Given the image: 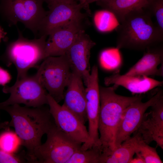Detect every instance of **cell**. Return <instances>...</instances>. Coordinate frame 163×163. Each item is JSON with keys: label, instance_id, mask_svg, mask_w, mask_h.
<instances>
[{"label": "cell", "instance_id": "obj_27", "mask_svg": "<svg viewBox=\"0 0 163 163\" xmlns=\"http://www.w3.org/2000/svg\"><path fill=\"white\" fill-rule=\"evenodd\" d=\"M11 79V76L6 70L0 67V85L5 86Z\"/></svg>", "mask_w": 163, "mask_h": 163}, {"label": "cell", "instance_id": "obj_23", "mask_svg": "<svg viewBox=\"0 0 163 163\" xmlns=\"http://www.w3.org/2000/svg\"><path fill=\"white\" fill-rule=\"evenodd\" d=\"M21 145L20 139L15 133L9 129L0 134V149L10 153H14Z\"/></svg>", "mask_w": 163, "mask_h": 163}, {"label": "cell", "instance_id": "obj_5", "mask_svg": "<svg viewBox=\"0 0 163 163\" xmlns=\"http://www.w3.org/2000/svg\"><path fill=\"white\" fill-rule=\"evenodd\" d=\"M46 134V142L36 148L27 158L28 163H66L82 145L69 137L55 123Z\"/></svg>", "mask_w": 163, "mask_h": 163}, {"label": "cell", "instance_id": "obj_32", "mask_svg": "<svg viewBox=\"0 0 163 163\" xmlns=\"http://www.w3.org/2000/svg\"><path fill=\"white\" fill-rule=\"evenodd\" d=\"M79 3L85 6V9L88 10V12H89V10L88 7V5L87 4V2L88 0H79Z\"/></svg>", "mask_w": 163, "mask_h": 163}, {"label": "cell", "instance_id": "obj_3", "mask_svg": "<svg viewBox=\"0 0 163 163\" xmlns=\"http://www.w3.org/2000/svg\"><path fill=\"white\" fill-rule=\"evenodd\" d=\"M118 86L99 87L100 109L98 122L100 145L102 151L114 149L115 133L122 114L132 103L142 96H125L116 93Z\"/></svg>", "mask_w": 163, "mask_h": 163}, {"label": "cell", "instance_id": "obj_13", "mask_svg": "<svg viewBox=\"0 0 163 163\" xmlns=\"http://www.w3.org/2000/svg\"><path fill=\"white\" fill-rule=\"evenodd\" d=\"M96 45L84 30L81 31L65 54L72 72L80 75L86 86L90 75L91 49Z\"/></svg>", "mask_w": 163, "mask_h": 163}, {"label": "cell", "instance_id": "obj_17", "mask_svg": "<svg viewBox=\"0 0 163 163\" xmlns=\"http://www.w3.org/2000/svg\"><path fill=\"white\" fill-rule=\"evenodd\" d=\"M104 83L107 86L114 84L122 86L133 94H141L161 86L163 82L144 75H121L118 72H115L105 78Z\"/></svg>", "mask_w": 163, "mask_h": 163}, {"label": "cell", "instance_id": "obj_14", "mask_svg": "<svg viewBox=\"0 0 163 163\" xmlns=\"http://www.w3.org/2000/svg\"><path fill=\"white\" fill-rule=\"evenodd\" d=\"M49 10L42 20L38 33L40 37L48 36L55 29L86 14L81 12L85 6L77 2H61L48 6Z\"/></svg>", "mask_w": 163, "mask_h": 163}, {"label": "cell", "instance_id": "obj_16", "mask_svg": "<svg viewBox=\"0 0 163 163\" xmlns=\"http://www.w3.org/2000/svg\"><path fill=\"white\" fill-rule=\"evenodd\" d=\"M67 87L62 105L74 113L85 124L88 120L85 88L82 78L77 74L72 72Z\"/></svg>", "mask_w": 163, "mask_h": 163}, {"label": "cell", "instance_id": "obj_21", "mask_svg": "<svg viewBox=\"0 0 163 163\" xmlns=\"http://www.w3.org/2000/svg\"><path fill=\"white\" fill-rule=\"evenodd\" d=\"M94 21L97 29L103 32L115 29L120 24L115 15L106 9L97 11L94 16Z\"/></svg>", "mask_w": 163, "mask_h": 163}, {"label": "cell", "instance_id": "obj_9", "mask_svg": "<svg viewBox=\"0 0 163 163\" xmlns=\"http://www.w3.org/2000/svg\"><path fill=\"white\" fill-rule=\"evenodd\" d=\"M162 97L163 91L161 89L146 102L142 101V96L124 110L116 130L114 149L130 137L138 129L147 110Z\"/></svg>", "mask_w": 163, "mask_h": 163}, {"label": "cell", "instance_id": "obj_6", "mask_svg": "<svg viewBox=\"0 0 163 163\" xmlns=\"http://www.w3.org/2000/svg\"><path fill=\"white\" fill-rule=\"evenodd\" d=\"M44 0H0V14L9 26L22 23L35 36L47 11Z\"/></svg>", "mask_w": 163, "mask_h": 163}, {"label": "cell", "instance_id": "obj_30", "mask_svg": "<svg viewBox=\"0 0 163 163\" xmlns=\"http://www.w3.org/2000/svg\"><path fill=\"white\" fill-rule=\"evenodd\" d=\"M9 122L5 121L0 123V129H8L9 127L8 126Z\"/></svg>", "mask_w": 163, "mask_h": 163}, {"label": "cell", "instance_id": "obj_25", "mask_svg": "<svg viewBox=\"0 0 163 163\" xmlns=\"http://www.w3.org/2000/svg\"><path fill=\"white\" fill-rule=\"evenodd\" d=\"M139 152L144 158L145 163H162L156 148L149 146L142 139L139 145Z\"/></svg>", "mask_w": 163, "mask_h": 163}, {"label": "cell", "instance_id": "obj_12", "mask_svg": "<svg viewBox=\"0 0 163 163\" xmlns=\"http://www.w3.org/2000/svg\"><path fill=\"white\" fill-rule=\"evenodd\" d=\"M49 112L56 126L72 139L81 144L87 140L88 131L85 124L74 113L60 105L48 94Z\"/></svg>", "mask_w": 163, "mask_h": 163}, {"label": "cell", "instance_id": "obj_22", "mask_svg": "<svg viewBox=\"0 0 163 163\" xmlns=\"http://www.w3.org/2000/svg\"><path fill=\"white\" fill-rule=\"evenodd\" d=\"M102 152L99 146L86 150L80 149L73 154L66 163H99Z\"/></svg>", "mask_w": 163, "mask_h": 163}, {"label": "cell", "instance_id": "obj_11", "mask_svg": "<svg viewBox=\"0 0 163 163\" xmlns=\"http://www.w3.org/2000/svg\"><path fill=\"white\" fill-rule=\"evenodd\" d=\"M87 15L73 19L50 33L46 42L45 58L65 54L80 32L84 30L83 21Z\"/></svg>", "mask_w": 163, "mask_h": 163}, {"label": "cell", "instance_id": "obj_29", "mask_svg": "<svg viewBox=\"0 0 163 163\" xmlns=\"http://www.w3.org/2000/svg\"><path fill=\"white\" fill-rule=\"evenodd\" d=\"M48 4V6L54 3L61 2H77L76 0H44Z\"/></svg>", "mask_w": 163, "mask_h": 163}, {"label": "cell", "instance_id": "obj_2", "mask_svg": "<svg viewBox=\"0 0 163 163\" xmlns=\"http://www.w3.org/2000/svg\"><path fill=\"white\" fill-rule=\"evenodd\" d=\"M143 8L126 14L115 29L116 48L143 51L163 43V33Z\"/></svg>", "mask_w": 163, "mask_h": 163}, {"label": "cell", "instance_id": "obj_10", "mask_svg": "<svg viewBox=\"0 0 163 163\" xmlns=\"http://www.w3.org/2000/svg\"><path fill=\"white\" fill-rule=\"evenodd\" d=\"M85 88L86 111L88 122V137L80 149L86 150L93 146H100L98 122L100 101L97 66L91 69L89 82Z\"/></svg>", "mask_w": 163, "mask_h": 163}, {"label": "cell", "instance_id": "obj_4", "mask_svg": "<svg viewBox=\"0 0 163 163\" xmlns=\"http://www.w3.org/2000/svg\"><path fill=\"white\" fill-rule=\"evenodd\" d=\"M18 37L7 45L2 59L8 66L13 64L17 71V80L27 75L30 68L38 69V65L45 58L44 50L47 36L28 39L24 37L18 28Z\"/></svg>", "mask_w": 163, "mask_h": 163}, {"label": "cell", "instance_id": "obj_28", "mask_svg": "<svg viewBox=\"0 0 163 163\" xmlns=\"http://www.w3.org/2000/svg\"><path fill=\"white\" fill-rule=\"evenodd\" d=\"M135 154L136 157H133L129 163H145L144 158L139 152H137Z\"/></svg>", "mask_w": 163, "mask_h": 163}, {"label": "cell", "instance_id": "obj_31", "mask_svg": "<svg viewBox=\"0 0 163 163\" xmlns=\"http://www.w3.org/2000/svg\"><path fill=\"white\" fill-rule=\"evenodd\" d=\"M6 34V33L4 31L3 29L0 25V42L2 39L5 38Z\"/></svg>", "mask_w": 163, "mask_h": 163}, {"label": "cell", "instance_id": "obj_7", "mask_svg": "<svg viewBox=\"0 0 163 163\" xmlns=\"http://www.w3.org/2000/svg\"><path fill=\"white\" fill-rule=\"evenodd\" d=\"M36 74L48 94L57 102L63 99L64 90L72 74L65 55L46 58Z\"/></svg>", "mask_w": 163, "mask_h": 163}, {"label": "cell", "instance_id": "obj_24", "mask_svg": "<svg viewBox=\"0 0 163 163\" xmlns=\"http://www.w3.org/2000/svg\"><path fill=\"white\" fill-rule=\"evenodd\" d=\"M143 8L155 18L156 25L163 33V0H148L147 5Z\"/></svg>", "mask_w": 163, "mask_h": 163}, {"label": "cell", "instance_id": "obj_19", "mask_svg": "<svg viewBox=\"0 0 163 163\" xmlns=\"http://www.w3.org/2000/svg\"><path fill=\"white\" fill-rule=\"evenodd\" d=\"M136 131L133 136L123 142L113 150L102 152L99 163H129L135 153L139 152V145L142 139Z\"/></svg>", "mask_w": 163, "mask_h": 163}, {"label": "cell", "instance_id": "obj_26", "mask_svg": "<svg viewBox=\"0 0 163 163\" xmlns=\"http://www.w3.org/2000/svg\"><path fill=\"white\" fill-rule=\"evenodd\" d=\"M27 163L24 152L16 154L5 152L0 149V163Z\"/></svg>", "mask_w": 163, "mask_h": 163}, {"label": "cell", "instance_id": "obj_18", "mask_svg": "<svg viewBox=\"0 0 163 163\" xmlns=\"http://www.w3.org/2000/svg\"><path fill=\"white\" fill-rule=\"evenodd\" d=\"M147 49L142 57L124 75L160 76L158 67L163 63V45Z\"/></svg>", "mask_w": 163, "mask_h": 163}, {"label": "cell", "instance_id": "obj_20", "mask_svg": "<svg viewBox=\"0 0 163 163\" xmlns=\"http://www.w3.org/2000/svg\"><path fill=\"white\" fill-rule=\"evenodd\" d=\"M148 0H109L97 2L105 9L112 12L119 23L129 12L146 7Z\"/></svg>", "mask_w": 163, "mask_h": 163}, {"label": "cell", "instance_id": "obj_15", "mask_svg": "<svg viewBox=\"0 0 163 163\" xmlns=\"http://www.w3.org/2000/svg\"><path fill=\"white\" fill-rule=\"evenodd\" d=\"M150 111L145 113L136 131L142 140L149 144L155 141L163 149V97L151 107Z\"/></svg>", "mask_w": 163, "mask_h": 163}, {"label": "cell", "instance_id": "obj_33", "mask_svg": "<svg viewBox=\"0 0 163 163\" xmlns=\"http://www.w3.org/2000/svg\"><path fill=\"white\" fill-rule=\"evenodd\" d=\"M109 0H88L87 2V4L88 6V4L91 3H92L94 2L98 1H104Z\"/></svg>", "mask_w": 163, "mask_h": 163}, {"label": "cell", "instance_id": "obj_1", "mask_svg": "<svg viewBox=\"0 0 163 163\" xmlns=\"http://www.w3.org/2000/svg\"><path fill=\"white\" fill-rule=\"evenodd\" d=\"M0 110L10 115L8 126L14 128L21 145L26 149V158L41 144L42 137L55 124L49 108L44 105L30 108L16 104L0 107Z\"/></svg>", "mask_w": 163, "mask_h": 163}, {"label": "cell", "instance_id": "obj_8", "mask_svg": "<svg viewBox=\"0 0 163 163\" xmlns=\"http://www.w3.org/2000/svg\"><path fill=\"white\" fill-rule=\"evenodd\" d=\"M2 91L4 93L10 94V96L6 101L0 103V107L16 104L34 107L48 104V93L36 73L17 80L13 85L5 86Z\"/></svg>", "mask_w": 163, "mask_h": 163}]
</instances>
